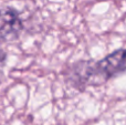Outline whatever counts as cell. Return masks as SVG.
<instances>
[{
    "mask_svg": "<svg viewBox=\"0 0 126 125\" xmlns=\"http://www.w3.org/2000/svg\"><path fill=\"white\" fill-rule=\"evenodd\" d=\"M74 79H79V82L83 85H97L126 68V50L122 49L115 51L96 64L84 62L74 65Z\"/></svg>",
    "mask_w": 126,
    "mask_h": 125,
    "instance_id": "cell-1",
    "label": "cell"
},
{
    "mask_svg": "<svg viewBox=\"0 0 126 125\" xmlns=\"http://www.w3.org/2000/svg\"><path fill=\"white\" fill-rule=\"evenodd\" d=\"M23 30V24L19 13L12 8L0 10V40L11 42L18 39Z\"/></svg>",
    "mask_w": 126,
    "mask_h": 125,
    "instance_id": "cell-2",
    "label": "cell"
},
{
    "mask_svg": "<svg viewBox=\"0 0 126 125\" xmlns=\"http://www.w3.org/2000/svg\"><path fill=\"white\" fill-rule=\"evenodd\" d=\"M6 53H4V51H2L1 49H0V70L2 69V66L4 65V61H6Z\"/></svg>",
    "mask_w": 126,
    "mask_h": 125,
    "instance_id": "cell-3",
    "label": "cell"
}]
</instances>
